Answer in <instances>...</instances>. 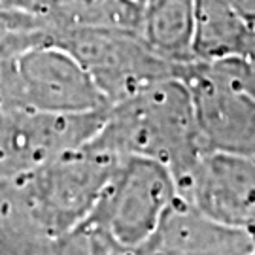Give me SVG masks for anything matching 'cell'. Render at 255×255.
I'll use <instances>...</instances> for the list:
<instances>
[{"label": "cell", "instance_id": "obj_1", "mask_svg": "<svg viewBox=\"0 0 255 255\" xmlns=\"http://www.w3.org/2000/svg\"><path fill=\"white\" fill-rule=\"evenodd\" d=\"M91 142L119 157L163 164L180 187L204 153L185 72L110 104Z\"/></svg>", "mask_w": 255, "mask_h": 255}, {"label": "cell", "instance_id": "obj_2", "mask_svg": "<svg viewBox=\"0 0 255 255\" xmlns=\"http://www.w3.org/2000/svg\"><path fill=\"white\" fill-rule=\"evenodd\" d=\"M123 157L91 140L36 172L8 182L13 229L46 242L93 212Z\"/></svg>", "mask_w": 255, "mask_h": 255}, {"label": "cell", "instance_id": "obj_3", "mask_svg": "<svg viewBox=\"0 0 255 255\" xmlns=\"http://www.w3.org/2000/svg\"><path fill=\"white\" fill-rule=\"evenodd\" d=\"M0 108L87 114L108 102L78 59L46 44L0 66Z\"/></svg>", "mask_w": 255, "mask_h": 255}, {"label": "cell", "instance_id": "obj_4", "mask_svg": "<svg viewBox=\"0 0 255 255\" xmlns=\"http://www.w3.org/2000/svg\"><path fill=\"white\" fill-rule=\"evenodd\" d=\"M51 44L78 59L108 106L164 78L182 76L187 68L164 59L138 32L127 30H64Z\"/></svg>", "mask_w": 255, "mask_h": 255}, {"label": "cell", "instance_id": "obj_5", "mask_svg": "<svg viewBox=\"0 0 255 255\" xmlns=\"http://www.w3.org/2000/svg\"><path fill=\"white\" fill-rule=\"evenodd\" d=\"M178 193V182L166 166L142 157H123L89 216L136 254Z\"/></svg>", "mask_w": 255, "mask_h": 255}, {"label": "cell", "instance_id": "obj_6", "mask_svg": "<svg viewBox=\"0 0 255 255\" xmlns=\"http://www.w3.org/2000/svg\"><path fill=\"white\" fill-rule=\"evenodd\" d=\"M106 110L53 114L0 108V182H13L87 144Z\"/></svg>", "mask_w": 255, "mask_h": 255}, {"label": "cell", "instance_id": "obj_7", "mask_svg": "<svg viewBox=\"0 0 255 255\" xmlns=\"http://www.w3.org/2000/svg\"><path fill=\"white\" fill-rule=\"evenodd\" d=\"M204 153L255 159V97L219 64L185 68Z\"/></svg>", "mask_w": 255, "mask_h": 255}, {"label": "cell", "instance_id": "obj_8", "mask_svg": "<svg viewBox=\"0 0 255 255\" xmlns=\"http://www.w3.org/2000/svg\"><path fill=\"white\" fill-rule=\"evenodd\" d=\"M178 191L210 216L255 238V159L202 153Z\"/></svg>", "mask_w": 255, "mask_h": 255}, {"label": "cell", "instance_id": "obj_9", "mask_svg": "<svg viewBox=\"0 0 255 255\" xmlns=\"http://www.w3.org/2000/svg\"><path fill=\"white\" fill-rule=\"evenodd\" d=\"M255 238L178 193L136 255H254Z\"/></svg>", "mask_w": 255, "mask_h": 255}, {"label": "cell", "instance_id": "obj_10", "mask_svg": "<svg viewBox=\"0 0 255 255\" xmlns=\"http://www.w3.org/2000/svg\"><path fill=\"white\" fill-rule=\"evenodd\" d=\"M252 55L254 27L229 4V0H195L193 63L252 59Z\"/></svg>", "mask_w": 255, "mask_h": 255}, {"label": "cell", "instance_id": "obj_11", "mask_svg": "<svg viewBox=\"0 0 255 255\" xmlns=\"http://www.w3.org/2000/svg\"><path fill=\"white\" fill-rule=\"evenodd\" d=\"M51 40L64 30H127L142 28L144 8L134 0H42Z\"/></svg>", "mask_w": 255, "mask_h": 255}, {"label": "cell", "instance_id": "obj_12", "mask_svg": "<svg viewBox=\"0 0 255 255\" xmlns=\"http://www.w3.org/2000/svg\"><path fill=\"white\" fill-rule=\"evenodd\" d=\"M142 8L140 36L164 59L182 66L191 64L195 0H147Z\"/></svg>", "mask_w": 255, "mask_h": 255}, {"label": "cell", "instance_id": "obj_13", "mask_svg": "<svg viewBox=\"0 0 255 255\" xmlns=\"http://www.w3.org/2000/svg\"><path fill=\"white\" fill-rule=\"evenodd\" d=\"M46 44H51V32L42 9L0 2V66Z\"/></svg>", "mask_w": 255, "mask_h": 255}, {"label": "cell", "instance_id": "obj_14", "mask_svg": "<svg viewBox=\"0 0 255 255\" xmlns=\"http://www.w3.org/2000/svg\"><path fill=\"white\" fill-rule=\"evenodd\" d=\"M38 255H136L91 216L46 240Z\"/></svg>", "mask_w": 255, "mask_h": 255}, {"label": "cell", "instance_id": "obj_15", "mask_svg": "<svg viewBox=\"0 0 255 255\" xmlns=\"http://www.w3.org/2000/svg\"><path fill=\"white\" fill-rule=\"evenodd\" d=\"M219 64L225 72H229L240 85H244L248 91L255 97V61L250 59H229V61H219Z\"/></svg>", "mask_w": 255, "mask_h": 255}, {"label": "cell", "instance_id": "obj_16", "mask_svg": "<svg viewBox=\"0 0 255 255\" xmlns=\"http://www.w3.org/2000/svg\"><path fill=\"white\" fill-rule=\"evenodd\" d=\"M229 4L254 27L255 25V0H229Z\"/></svg>", "mask_w": 255, "mask_h": 255}, {"label": "cell", "instance_id": "obj_17", "mask_svg": "<svg viewBox=\"0 0 255 255\" xmlns=\"http://www.w3.org/2000/svg\"><path fill=\"white\" fill-rule=\"evenodd\" d=\"M0 2H15V4H27V6H36V0H0Z\"/></svg>", "mask_w": 255, "mask_h": 255}, {"label": "cell", "instance_id": "obj_18", "mask_svg": "<svg viewBox=\"0 0 255 255\" xmlns=\"http://www.w3.org/2000/svg\"><path fill=\"white\" fill-rule=\"evenodd\" d=\"M250 61H255V25H254V55H252Z\"/></svg>", "mask_w": 255, "mask_h": 255}, {"label": "cell", "instance_id": "obj_19", "mask_svg": "<svg viewBox=\"0 0 255 255\" xmlns=\"http://www.w3.org/2000/svg\"><path fill=\"white\" fill-rule=\"evenodd\" d=\"M134 2H138V4H140V6H144V4H146L147 0H134Z\"/></svg>", "mask_w": 255, "mask_h": 255}, {"label": "cell", "instance_id": "obj_20", "mask_svg": "<svg viewBox=\"0 0 255 255\" xmlns=\"http://www.w3.org/2000/svg\"><path fill=\"white\" fill-rule=\"evenodd\" d=\"M38 2H42V0H36V4H38Z\"/></svg>", "mask_w": 255, "mask_h": 255}, {"label": "cell", "instance_id": "obj_21", "mask_svg": "<svg viewBox=\"0 0 255 255\" xmlns=\"http://www.w3.org/2000/svg\"><path fill=\"white\" fill-rule=\"evenodd\" d=\"M254 255H255V254H254Z\"/></svg>", "mask_w": 255, "mask_h": 255}]
</instances>
